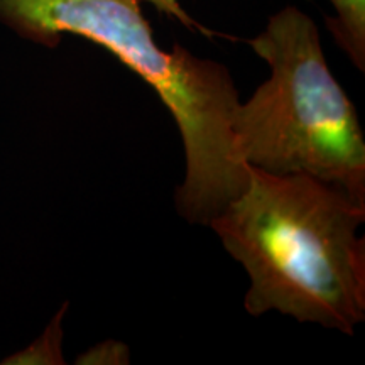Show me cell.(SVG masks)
<instances>
[{"label": "cell", "mask_w": 365, "mask_h": 365, "mask_svg": "<svg viewBox=\"0 0 365 365\" xmlns=\"http://www.w3.org/2000/svg\"><path fill=\"white\" fill-rule=\"evenodd\" d=\"M247 175L208 223L247 272L245 312L354 335L365 319V203L308 175Z\"/></svg>", "instance_id": "6da1fadb"}, {"label": "cell", "mask_w": 365, "mask_h": 365, "mask_svg": "<svg viewBox=\"0 0 365 365\" xmlns=\"http://www.w3.org/2000/svg\"><path fill=\"white\" fill-rule=\"evenodd\" d=\"M129 362V346L115 340H105L102 344L93 345L76 359V364L80 365H124Z\"/></svg>", "instance_id": "8992f818"}, {"label": "cell", "mask_w": 365, "mask_h": 365, "mask_svg": "<svg viewBox=\"0 0 365 365\" xmlns=\"http://www.w3.org/2000/svg\"><path fill=\"white\" fill-rule=\"evenodd\" d=\"M249 46L271 75L232 117L237 159L271 175L318 178L365 203L364 130L314 21L286 6Z\"/></svg>", "instance_id": "3957f363"}, {"label": "cell", "mask_w": 365, "mask_h": 365, "mask_svg": "<svg viewBox=\"0 0 365 365\" xmlns=\"http://www.w3.org/2000/svg\"><path fill=\"white\" fill-rule=\"evenodd\" d=\"M145 2L150 4V6H154L159 12L166 14L168 17L178 21L180 24L188 27L191 31H205L203 27L198 24V21H195L193 17L182 9L180 0H145Z\"/></svg>", "instance_id": "52a82bcc"}, {"label": "cell", "mask_w": 365, "mask_h": 365, "mask_svg": "<svg viewBox=\"0 0 365 365\" xmlns=\"http://www.w3.org/2000/svg\"><path fill=\"white\" fill-rule=\"evenodd\" d=\"M0 24L21 39L54 49L73 34L110 51L156 91L175 118L185 149L178 213L205 225L244 191L247 166L237 159L232 117L240 95L220 61L185 46L158 44L140 0H0Z\"/></svg>", "instance_id": "7a4b0ae2"}, {"label": "cell", "mask_w": 365, "mask_h": 365, "mask_svg": "<svg viewBox=\"0 0 365 365\" xmlns=\"http://www.w3.org/2000/svg\"><path fill=\"white\" fill-rule=\"evenodd\" d=\"M68 309V303L59 308L46 330L36 339L33 344L17 354L9 355L0 364L6 365H58L65 364L63 357V318Z\"/></svg>", "instance_id": "5b68a950"}, {"label": "cell", "mask_w": 365, "mask_h": 365, "mask_svg": "<svg viewBox=\"0 0 365 365\" xmlns=\"http://www.w3.org/2000/svg\"><path fill=\"white\" fill-rule=\"evenodd\" d=\"M335 16L327 17V29L359 71H365V0H328Z\"/></svg>", "instance_id": "277c9868"}]
</instances>
